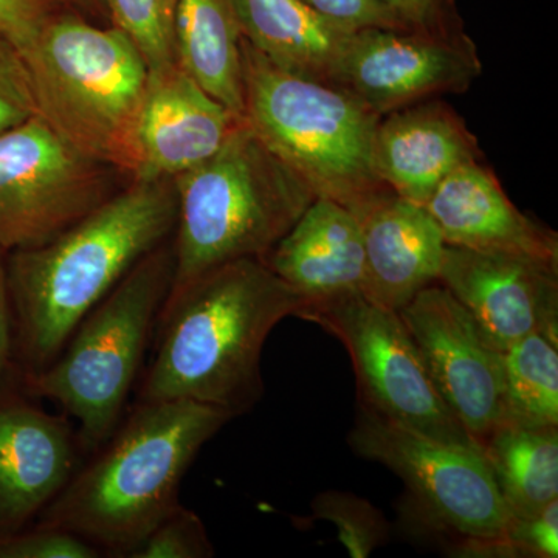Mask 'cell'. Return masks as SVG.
Segmentation results:
<instances>
[{
  "label": "cell",
  "instance_id": "obj_23",
  "mask_svg": "<svg viewBox=\"0 0 558 558\" xmlns=\"http://www.w3.org/2000/svg\"><path fill=\"white\" fill-rule=\"evenodd\" d=\"M501 424L558 427V339L532 333L502 352Z\"/></svg>",
  "mask_w": 558,
  "mask_h": 558
},
{
  "label": "cell",
  "instance_id": "obj_20",
  "mask_svg": "<svg viewBox=\"0 0 558 558\" xmlns=\"http://www.w3.org/2000/svg\"><path fill=\"white\" fill-rule=\"evenodd\" d=\"M242 39L289 72L329 84L354 32L319 16L304 0H231Z\"/></svg>",
  "mask_w": 558,
  "mask_h": 558
},
{
  "label": "cell",
  "instance_id": "obj_18",
  "mask_svg": "<svg viewBox=\"0 0 558 558\" xmlns=\"http://www.w3.org/2000/svg\"><path fill=\"white\" fill-rule=\"evenodd\" d=\"M359 219L365 245V299L399 312L438 282L447 244L425 207L387 191Z\"/></svg>",
  "mask_w": 558,
  "mask_h": 558
},
{
  "label": "cell",
  "instance_id": "obj_16",
  "mask_svg": "<svg viewBox=\"0 0 558 558\" xmlns=\"http://www.w3.org/2000/svg\"><path fill=\"white\" fill-rule=\"evenodd\" d=\"M480 159L478 140L438 98L380 117L374 134L377 178L402 199L422 207L447 175Z\"/></svg>",
  "mask_w": 558,
  "mask_h": 558
},
{
  "label": "cell",
  "instance_id": "obj_4",
  "mask_svg": "<svg viewBox=\"0 0 558 558\" xmlns=\"http://www.w3.org/2000/svg\"><path fill=\"white\" fill-rule=\"evenodd\" d=\"M172 182L170 293L222 264L266 258L317 197L244 119L215 156Z\"/></svg>",
  "mask_w": 558,
  "mask_h": 558
},
{
  "label": "cell",
  "instance_id": "obj_25",
  "mask_svg": "<svg viewBox=\"0 0 558 558\" xmlns=\"http://www.w3.org/2000/svg\"><path fill=\"white\" fill-rule=\"evenodd\" d=\"M314 519L329 521L339 532V539L349 556L366 558L389 537L384 513L365 498L348 492H323L312 502Z\"/></svg>",
  "mask_w": 558,
  "mask_h": 558
},
{
  "label": "cell",
  "instance_id": "obj_26",
  "mask_svg": "<svg viewBox=\"0 0 558 558\" xmlns=\"http://www.w3.org/2000/svg\"><path fill=\"white\" fill-rule=\"evenodd\" d=\"M215 546L204 521L193 510L179 505L157 524L130 558H211Z\"/></svg>",
  "mask_w": 558,
  "mask_h": 558
},
{
  "label": "cell",
  "instance_id": "obj_2",
  "mask_svg": "<svg viewBox=\"0 0 558 558\" xmlns=\"http://www.w3.org/2000/svg\"><path fill=\"white\" fill-rule=\"evenodd\" d=\"M306 307L263 259L205 271L165 301L137 400H191L233 418L248 413L264 395L260 357L271 330Z\"/></svg>",
  "mask_w": 558,
  "mask_h": 558
},
{
  "label": "cell",
  "instance_id": "obj_21",
  "mask_svg": "<svg viewBox=\"0 0 558 558\" xmlns=\"http://www.w3.org/2000/svg\"><path fill=\"white\" fill-rule=\"evenodd\" d=\"M242 35L231 0H178L175 62L234 116L244 113Z\"/></svg>",
  "mask_w": 558,
  "mask_h": 558
},
{
  "label": "cell",
  "instance_id": "obj_33",
  "mask_svg": "<svg viewBox=\"0 0 558 558\" xmlns=\"http://www.w3.org/2000/svg\"><path fill=\"white\" fill-rule=\"evenodd\" d=\"M450 553L462 558H519L508 535L497 537H457Z\"/></svg>",
  "mask_w": 558,
  "mask_h": 558
},
{
  "label": "cell",
  "instance_id": "obj_6",
  "mask_svg": "<svg viewBox=\"0 0 558 558\" xmlns=\"http://www.w3.org/2000/svg\"><path fill=\"white\" fill-rule=\"evenodd\" d=\"M242 119L315 196L362 215L387 193L373 163L380 117L325 81L289 72L242 39Z\"/></svg>",
  "mask_w": 558,
  "mask_h": 558
},
{
  "label": "cell",
  "instance_id": "obj_27",
  "mask_svg": "<svg viewBox=\"0 0 558 558\" xmlns=\"http://www.w3.org/2000/svg\"><path fill=\"white\" fill-rule=\"evenodd\" d=\"M38 116L31 73L21 51L0 36V134Z\"/></svg>",
  "mask_w": 558,
  "mask_h": 558
},
{
  "label": "cell",
  "instance_id": "obj_13",
  "mask_svg": "<svg viewBox=\"0 0 558 558\" xmlns=\"http://www.w3.org/2000/svg\"><path fill=\"white\" fill-rule=\"evenodd\" d=\"M36 400L11 368L0 377V537L32 526L86 458L72 418Z\"/></svg>",
  "mask_w": 558,
  "mask_h": 558
},
{
  "label": "cell",
  "instance_id": "obj_11",
  "mask_svg": "<svg viewBox=\"0 0 558 558\" xmlns=\"http://www.w3.org/2000/svg\"><path fill=\"white\" fill-rule=\"evenodd\" d=\"M481 73L483 62L468 33L366 28L349 36L329 84L384 117L440 95L468 92Z\"/></svg>",
  "mask_w": 558,
  "mask_h": 558
},
{
  "label": "cell",
  "instance_id": "obj_28",
  "mask_svg": "<svg viewBox=\"0 0 558 558\" xmlns=\"http://www.w3.org/2000/svg\"><path fill=\"white\" fill-rule=\"evenodd\" d=\"M100 550L69 532L32 524L0 537V558H98Z\"/></svg>",
  "mask_w": 558,
  "mask_h": 558
},
{
  "label": "cell",
  "instance_id": "obj_24",
  "mask_svg": "<svg viewBox=\"0 0 558 558\" xmlns=\"http://www.w3.org/2000/svg\"><path fill=\"white\" fill-rule=\"evenodd\" d=\"M175 3L178 0H109L110 24L134 40L149 72L175 64Z\"/></svg>",
  "mask_w": 558,
  "mask_h": 558
},
{
  "label": "cell",
  "instance_id": "obj_31",
  "mask_svg": "<svg viewBox=\"0 0 558 558\" xmlns=\"http://www.w3.org/2000/svg\"><path fill=\"white\" fill-rule=\"evenodd\" d=\"M506 535L519 553V557L557 558L558 498L539 510L537 515L529 519H510Z\"/></svg>",
  "mask_w": 558,
  "mask_h": 558
},
{
  "label": "cell",
  "instance_id": "obj_12",
  "mask_svg": "<svg viewBox=\"0 0 558 558\" xmlns=\"http://www.w3.org/2000/svg\"><path fill=\"white\" fill-rule=\"evenodd\" d=\"M399 314L440 398L481 447L502 422V352L438 282Z\"/></svg>",
  "mask_w": 558,
  "mask_h": 558
},
{
  "label": "cell",
  "instance_id": "obj_17",
  "mask_svg": "<svg viewBox=\"0 0 558 558\" xmlns=\"http://www.w3.org/2000/svg\"><path fill=\"white\" fill-rule=\"evenodd\" d=\"M424 207L447 245L558 264L557 234L521 213L480 160L447 175Z\"/></svg>",
  "mask_w": 558,
  "mask_h": 558
},
{
  "label": "cell",
  "instance_id": "obj_7",
  "mask_svg": "<svg viewBox=\"0 0 558 558\" xmlns=\"http://www.w3.org/2000/svg\"><path fill=\"white\" fill-rule=\"evenodd\" d=\"M172 274L170 240L138 260L83 318L50 365L16 376L27 395L53 400L76 422L84 457L100 449L126 414Z\"/></svg>",
  "mask_w": 558,
  "mask_h": 558
},
{
  "label": "cell",
  "instance_id": "obj_9",
  "mask_svg": "<svg viewBox=\"0 0 558 558\" xmlns=\"http://www.w3.org/2000/svg\"><path fill=\"white\" fill-rule=\"evenodd\" d=\"M301 319L322 326L347 348L359 403L429 438L480 447L440 398L398 311L357 292L312 303Z\"/></svg>",
  "mask_w": 558,
  "mask_h": 558
},
{
  "label": "cell",
  "instance_id": "obj_10",
  "mask_svg": "<svg viewBox=\"0 0 558 558\" xmlns=\"http://www.w3.org/2000/svg\"><path fill=\"white\" fill-rule=\"evenodd\" d=\"M108 165L84 156L40 117L0 134V250L38 247L121 189Z\"/></svg>",
  "mask_w": 558,
  "mask_h": 558
},
{
  "label": "cell",
  "instance_id": "obj_22",
  "mask_svg": "<svg viewBox=\"0 0 558 558\" xmlns=\"http://www.w3.org/2000/svg\"><path fill=\"white\" fill-rule=\"evenodd\" d=\"M510 519H529L558 498V427L498 425L481 444Z\"/></svg>",
  "mask_w": 558,
  "mask_h": 558
},
{
  "label": "cell",
  "instance_id": "obj_14",
  "mask_svg": "<svg viewBox=\"0 0 558 558\" xmlns=\"http://www.w3.org/2000/svg\"><path fill=\"white\" fill-rule=\"evenodd\" d=\"M439 284L499 351L532 333L558 339V264L446 245Z\"/></svg>",
  "mask_w": 558,
  "mask_h": 558
},
{
  "label": "cell",
  "instance_id": "obj_15",
  "mask_svg": "<svg viewBox=\"0 0 558 558\" xmlns=\"http://www.w3.org/2000/svg\"><path fill=\"white\" fill-rule=\"evenodd\" d=\"M178 62L149 72L131 180H174L215 156L241 121Z\"/></svg>",
  "mask_w": 558,
  "mask_h": 558
},
{
  "label": "cell",
  "instance_id": "obj_5",
  "mask_svg": "<svg viewBox=\"0 0 558 558\" xmlns=\"http://www.w3.org/2000/svg\"><path fill=\"white\" fill-rule=\"evenodd\" d=\"M22 58L38 117L84 156L132 179L135 126L149 83L134 40L69 7Z\"/></svg>",
  "mask_w": 558,
  "mask_h": 558
},
{
  "label": "cell",
  "instance_id": "obj_30",
  "mask_svg": "<svg viewBox=\"0 0 558 558\" xmlns=\"http://www.w3.org/2000/svg\"><path fill=\"white\" fill-rule=\"evenodd\" d=\"M319 16L349 32L409 28L384 0H304ZM413 31V28H410Z\"/></svg>",
  "mask_w": 558,
  "mask_h": 558
},
{
  "label": "cell",
  "instance_id": "obj_1",
  "mask_svg": "<svg viewBox=\"0 0 558 558\" xmlns=\"http://www.w3.org/2000/svg\"><path fill=\"white\" fill-rule=\"evenodd\" d=\"M175 219L172 180H130L53 240L7 253L13 373L50 365L132 267L171 240Z\"/></svg>",
  "mask_w": 558,
  "mask_h": 558
},
{
  "label": "cell",
  "instance_id": "obj_29",
  "mask_svg": "<svg viewBox=\"0 0 558 558\" xmlns=\"http://www.w3.org/2000/svg\"><path fill=\"white\" fill-rule=\"evenodd\" d=\"M69 7L68 0H0V36L25 54L50 21Z\"/></svg>",
  "mask_w": 558,
  "mask_h": 558
},
{
  "label": "cell",
  "instance_id": "obj_8",
  "mask_svg": "<svg viewBox=\"0 0 558 558\" xmlns=\"http://www.w3.org/2000/svg\"><path fill=\"white\" fill-rule=\"evenodd\" d=\"M348 444L403 481L425 526L450 537H497L509 510L480 447L442 442L357 405Z\"/></svg>",
  "mask_w": 558,
  "mask_h": 558
},
{
  "label": "cell",
  "instance_id": "obj_34",
  "mask_svg": "<svg viewBox=\"0 0 558 558\" xmlns=\"http://www.w3.org/2000/svg\"><path fill=\"white\" fill-rule=\"evenodd\" d=\"M11 351H13V330H11L9 284H7V252L0 250V377L11 368Z\"/></svg>",
  "mask_w": 558,
  "mask_h": 558
},
{
  "label": "cell",
  "instance_id": "obj_3",
  "mask_svg": "<svg viewBox=\"0 0 558 558\" xmlns=\"http://www.w3.org/2000/svg\"><path fill=\"white\" fill-rule=\"evenodd\" d=\"M231 418L191 400H137L33 524L69 532L102 557L130 558L178 508L183 476Z\"/></svg>",
  "mask_w": 558,
  "mask_h": 558
},
{
  "label": "cell",
  "instance_id": "obj_32",
  "mask_svg": "<svg viewBox=\"0 0 558 558\" xmlns=\"http://www.w3.org/2000/svg\"><path fill=\"white\" fill-rule=\"evenodd\" d=\"M403 24L413 31L436 35L465 33L454 0H384Z\"/></svg>",
  "mask_w": 558,
  "mask_h": 558
},
{
  "label": "cell",
  "instance_id": "obj_19",
  "mask_svg": "<svg viewBox=\"0 0 558 558\" xmlns=\"http://www.w3.org/2000/svg\"><path fill=\"white\" fill-rule=\"evenodd\" d=\"M275 275L312 303L362 293L365 245L351 209L315 197L263 259Z\"/></svg>",
  "mask_w": 558,
  "mask_h": 558
},
{
  "label": "cell",
  "instance_id": "obj_35",
  "mask_svg": "<svg viewBox=\"0 0 558 558\" xmlns=\"http://www.w3.org/2000/svg\"><path fill=\"white\" fill-rule=\"evenodd\" d=\"M68 2L95 24L110 25L109 0H68Z\"/></svg>",
  "mask_w": 558,
  "mask_h": 558
}]
</instances>
